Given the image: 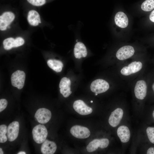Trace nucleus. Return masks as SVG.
<instances>
[{
    "mask_svg": "<svg viewBox=\"0 0 154 154\" xmlns=\"http://www.w3.org/2000/svg\"><path fill=\"white\" fill-rule=\"evenodd\" d=\"M70 132L75 137L80 139L86 138L90 134L89 130L87 127L79 125L72 127L70 129Z\"/></svg>",
    "mask_w": 154,
    "mask_h": 154,
    "instance_id": "20e7f679",
    "label": "nucleus"
},
{
    "mask_svg": "<svg viewBox=\"0 0 154 154\" xmlns=\"http://www.w3.org/2000/svg\"><path fill=\"white\" fill-rule=\"evenodd\" d=\"M123 114V110L120 108H117L112 112L108 119L110 125L113 127L117 126L122 118Z\"/></svg>",
    "mask_w": 154,
    "mask_h": 154,
    "instance_id": "9d476101",
    "label": "nucleus"
},
{
    "mask_svg": "<svg viewBox=\"0 0 154 154\" xmlns=\"http://www.w3.org/2000/svg\"><path fill=\"white\" fill-rule=\"evenodd\" d=\"M56 149L57 146L55 142L46 139L42 143L40 149L43 154H53Z\"/></svg>",
    "mask_w": 154,
    "mask_h": 154,
    "instance_id": "4468645a",
    "label": "nucleus"
},
{
    "mask_svg": "<svg viewBox=\"0 0 154 154\" xmlns=\"http://www.w3.org/2000/svg\"><path fill=\"white\" fill-rule=\"evenodd\" d=\"M149 19L150 20L153 22H154V10L149 15Z\"/></svg>",
    "mask_w": 154,
    "mask_h": 154,
    "instance_id": "cd10ccee",
    "label": "nucleus"
},
{
    "mask_svg": "<svg viewBox=\"0 0 154 154\" xmlns=\"http://www.w3.org/2000/svg\"><path fill=\"white\" fill-rule=\"evenodd\" d=\"M48 66L55 72H58L61 71L63 65L61 61L56 59H49L47 61Z\"/></svg>",
    "mask_w": 154,
    "mask_h": 154,
    "instance_id": "6ab92c4d",
    "label": "nucleus"
},
{
    "mask_svg": "<svg viewBox=\"0 0 154 154\" xmlns=\"http://www.w3.org/2000/svg\"><path fill=\"white\" fill-rule=\"evenodd\" d=\"M7 126L4 124L0 126V142L4 143L7 140V137L5 134L7 132Z\"/></svg>",
    "mask_w": 154,
    "mask_h": 154,
    "instance_id": "4be33fe9",
    "label": "nucleus"
},
{
    "mask_svg": "<svg viewBox=\"0 0 154 154\" xmlns=\"http://www.w3.org/2000/svg\"><path fill=\"white\" fill-rule=\"evenodd\" d=\"M117 134L121 142L125 143L129 141L130 137V133L127 126L125 125L119 126L117 129Z\"/></svg>",
    "mask_w": 154,
    "mask_h": 154,
    "instance_id": "dca6fc26",
    "label": "nucleus"
},
{
    "mask_svg": "<svg viewBox=\"0 0 154 154\" xmlns=\"http://www.w3.org/2000/svg\"><path fill=\"white\" fill-rule=\"evenodd\" d=\"M30 4L35 6H39L43 5L46 3V0H27Z\"/></svg>",
    "mask_w": 154,
    "mask_h": 154,
    "instance_id": "b1692460",
    "label": "nucleus"
},
{
    "mask_svg": "<svg viewBox=\"0 0 154 154\" xmlns=\"http://www.w3.org/2000/svg\"><path fill=\"white\" fill-rule=\"evenodd\" d=\"M142 64L140 61H134L127 66L123 67L121 70V74L124 76H128L139 71L142 68Z\"/></svg>",
    "mask_w": 154,
    "mask_h": 154,
    "instance_id": "0eeeda50",
    "label": "nucleus"
},
{
    "mask_svg": "<svg viewBox=\"0 0 154 154\" xmlns=\"http://www.w3.org/2000/svg\"><path fill=\"white\" fill-rule=\"evenodd\" d=\"M134 52L133 46L130 45L125 46L118 49L116 54V56L120 60H124L132 56Z\"/></svg>",
    "mask_w": 154,
    "mask_h": 154,
    "instance_id": "423d86ee",
    "label": "nucleus"
},
{
    "mask_svg": "<svg viewBox=\"0 0 154 154\" xmlns=\"http://www.w3.org/2000/svg\"><path fill=\"white\" fill-rule=\"evenodd\" d=\"M98 94H97V93H95V95H97Z\"/></svg>",
    "mask_w": 154,
    "mask_h": 154,
    "instance_id": "473e14b6",
    "label": "nucleus"
},
{
    "mask_svg": "<svg viewBox=\"0 0 154 154\" xmlns=\"http://www.w3.org/2000/svg\"><path fill=\"white\" fill-rule=\"evenodd\" d=\"M19 131V123L13 121L8 125L7 129V137L10 141H14L17 137Z\"/></svg>",
    "mask_w": 154,
    "mask_h": 154,
    "instance_id": "ddd939ff",
    "label": "nucleus"
},
{
    "mask_svg": "<svg viewBox=\"0 0 154 154\" xmlns=\"http://www.w3.org/2000/svg\"><path fill=\"white\" fill-rule=\"evenodd\" d=\"M74 53L76 58L86 57L87 54V51L84 44L80 42L76 43L74 48Z\"/></svg>",
    "mask_w": 154,
    "mask_h": 154,
    "instance_id": "2eb2a0df",
    "label": "nucleus"
},
{
    "mask_svg": "<svg viewBox=\"0 0 154 154\" xmlns=\"http://www.w3.org/2000/svg\"><path fill=\"white\" fill-rule=\"evenodd\" d=\"M152 88L154 92V83H153V84L152 85Z\"/></svg>",
    "mask_w": 154,
    "mask_h": 154,
    "instance_id": "7c9ffc66",
    "label": "nucleus"
},
{
    "mask_svg": "<svg viewBox=\"0 0 154 154\" xmlns=\"http://www.w3.org/2000/svg\"><path fill=\"white\" fill-rule=\"evenodd\" d=\"M17 154H25L26 153L25 152L21 151L20 152H19Z\"/></svg>",
    "mask_w": 154,
    "mask_h": 154,
    "instance_id": "c85d7f7f",
    "label": "nucleus"
},
{
    "mask_svg": "<svg viewBox=\"0 0 154 154\" xmlns=\"http://www.w3.org/2000/svg\"><path fill=\"white\" fill-rule=\"evenodd\" d=\"M25 78V72L20 70H17L11 75V81L12 85L19 89H22L24 85Z\"/></svg>",
    "mask_w": 154,
    "mask_h": 154,
    "instance_id": "f03ea898",
    "label": "nucleus"
},
{
    "mask_svg": "<svg viewBox=\"0 0 154 154\" xmlns=\"http://www.w3.org/2000/svg\"><path fill=\"white\" fill-rule=\"evenodd\" d=\"M92 92L99 94L106 91L109 88L108 83L102 79H97L93 81L90 86Z\"/></svg>",
    "mask_w": 154,
    "mask_h": 154,
    "instance_id": "7ed1b4c3",
    "label": "nucleus"
},
{
    "mask_svg": "<svg viewBox=\"0 0 154 154\" xmlns=\"http://www.w3.org/2000/svg\"><path fill=\"white\" fill-rule=\"evenodd\" d=\"M93 102V101H91V102L92 103Z\"/></svg>",
    "mask_w": 154,
    "mask_h": 154,
    "instance_id": "72a5a7b5",
    "label": "nucleus"
},
{
    "mask_svg": "<svg viewBox=\"0 0 154 154\" xmlns=\"http://www.w3.org/2000/svg\"><path fill=\"white\" fill-rule=\"evenodd\" d=\"M4 153L3 151L1 148H0V154H3Z\"/></svg>",
    "mask_w": 154,
    "mask_h": 154,
    "instance_id": "c756f323",
    "label": "nucleus"
},
{
    "mask_svg": "<svg viewBox=\"0 0 154 154\" xmlns=\"http://www.w3.org/2000/svg\"><path fill=\"white\" fill-rule=\"evenodd\" d=\"M141 9L144 11H149L154 8V0H146L141 5Z\"/></svg>",
    "mask_w": 154,
    "mask_h": 154,
    "instance_id": "412c9836",
    "label": "nucleus"
},
{
    "mask_svg": "<svg viewBox=\"0 0 154 154\" xmlns=\"http://www.w3.org/2000/svg\"><path fill=\"white\" fill-rule=\"evenodd\" d=\"M147 87L145 81L143 80L137 81L134 88V93L136 97L139 100L143 99L145 97Z\"/></svg>",
    "mask_w": 154,
    "mask_h": 154,
    "instance_id": "6e6552de",
    "label": "nucleus"
},
{
    "mask_svg": "<svg viewBox=\"0 0 154 154\" xmlns=\"http://www.w3.org/2000/svg\"><path fill=\"white\" fill-rule=\"evenodd\" d=\"M100 148L104 149L107 147L108 146L109 141L107 138H102L100 139Z\"/></svg>",
    "mask_w": 154,
    "mask_h": 154,
    "instance_id": "393cba45",
    "label": "nucleus"
},
{
    "mask_svg": "<svg viewBox=\"0 0 154 154\" xmlns=\"http://www.w3.org/2000/svg\"><path fill=\"white\" fill-rule=\"evenodd\" d=\"M147 154H154V147H151L147 150Z\"/></svg>",
    "mask_w": 154,
    "mask_h": 154,
    "instance_id": "bb28decb",
    "label": "nucleus"
},
{
    "mask_svg": "<svg viewBox=\"0 0 154 154\" xmlns=\"http://www.w3.org/2000/svg\"><path fill=\"white\" fill-rule=\"evenodd\" d=\"M35 117L38 122L41 124H45L50 120L51 117V113L47 109L40 108L37 110Z\"/></svg>",
    "mask_w": 154,
    "mask_h": 154,
    "instance_id": "39448f33",
    "label": "nucleus"
},
{
    "mask_svg": "<svg viewBox=\"0 0 154 154\" xmlns=\"http://www.w3.org/2000/svg\"><path fill=\"white\" fill-rule=\"evenodd\" d=\"M32 134L34 141L37 143L40 144L46 140L48 135V131L44 125L38 124L33 128Z\"/></svg>",
    "mask_w": 154,
    "mask_h": 154,
    "instance_id": "f257e3e1",
    "label": "nucleus"
},
{
    "mask_svg": "<svg viewBox=\"0 0 154 154\" xmlns=\"http://www.w3.org/2000/svg\"><path fill=\"white\" fill-rule=\"evenodd\" d=\"M115 24L121 28L126 27L128 24V19L126 15L122 12H117L114 18Z\"/></svg>",
    "mask_w": 154,
    "mask_h": 154,
    "instance_id": "f3484780",
    "label": "nucleus"
},
{
    "mask_svg": "<svg viewBox=\"0 0 154 154\" xmlns=\"http://www.w3.org/2000/svg\"><path fill=\"white\" fill-rule=\"evenodd\" d=\"M73 108L74 110L79 114L82 115H86L91 114L92 109L88 106L83 101L81 100L75 101L73 104Z\"/></svg>",
    "mask_w": 154,
    "mask_h": 154,
    "instance_id": "1a4fd4ad",
    "label": "nucleus"
},
{
    "mask_svg": "<svg viewBox=\"0 0 154 154\" xmlns=\"http://www.w3.org/2000/svg\"><path fill=\"white\" fill-rule=\"evenodd\" d=\"M24 42V39L21 37H18L15 39L13 38H9L4 40L3 44L5 49L9 50L13 47L21 46Z\"/></svg>",
    "mask_w": 154,
    "mask_h": 154,
    "instance_id": "9b49d317",
    "label": "nucleus"
},
{
    "mask_svg": "<svg viewBox=\"0 0 154 154\" xmlns=\"http://www.w3.org/2000/svg\"><path fill=\"white\" fill-rule=\"evenodd\" d=\"M100 146V139H95L90 142L87 145L86 149L89 152H92L96 150Z\"/></svg>",
    "mask_w": 154,
    "mask_h": 154,
    "instance_id": "aec40b11",
    "label": "nucleus"
},
{
    "mask_svg": "<svg viewBox=\"0 0 154 154\" xmlns=\"http://www.w3.org/2000/svg\"><path fill=\"white\" fill-rule=\"evenodd\" d=\"M27 19L29 24L33 26H37L41 23L39 14L36 11H30L28 14Z\"/></svg>",
    "mask_w": 154,
    "mask_h": 154,
    "instance_id": "a211bd4d",
    "label": "nucleus"
},
{
    "mask_svg": "<svg viewBox=\"0 0 154 154\" xmlns=\"http://www.w3.org/2000/svg\"><path fill=\"white\" fill-rule=\"evenodd\" d=\"M7 101L5 99L0 100V112H1L4 110L7 105Z\"/></svg>",
    "mask_w": 154,
    "mask_h": 154,
    "instance_id": "a878e982",
    "label": "nucleus"
},
{
    "mask_svg": "<svg viewBox=\"0 0 154 154\" xmlns=\"http://www.w3.org/2000/svg\"><path fill=\"white\" fill-rule=\"evenodd\" d=\"M146 131L149 141L152 143L154 144V127H148Z\"/></svg>",
    "mask_w": 154,
    "mask_h": 154,
    "instance_id": "5701e85b",
    "label": "nucleus"
},
{
    "mask_svg": "<svg viewBox=\"0 0 154 154\" xmlns=\"http://www.w3.org/2000/svg\"><path fill=\"white\" fill-rule=\"evenodd\" d=\"M153 118L154 119V110L153 112Z\"/></svg>",
    "mask_w": 154,
    "mask_h": 154,
    "instance_id": "2f4dec72",
    "label": "nucleus"
},
{
    "mask_svg": "<svg viewBox=\"0 0 154 154\" xmlns=\"http://www.w3.org/2000/svg\"><path fill=\"white\" fill-rule=\"evenodd\" d=\"M15 18L14 14L11 12H6L0 16V29L4 31L13 21Z\"/></svg>",
    "mask_w": 154,
    "mask_h": 154,
    "instance_id": "f8f14e48",
    "label": "nucleus"
}]
</instances>
